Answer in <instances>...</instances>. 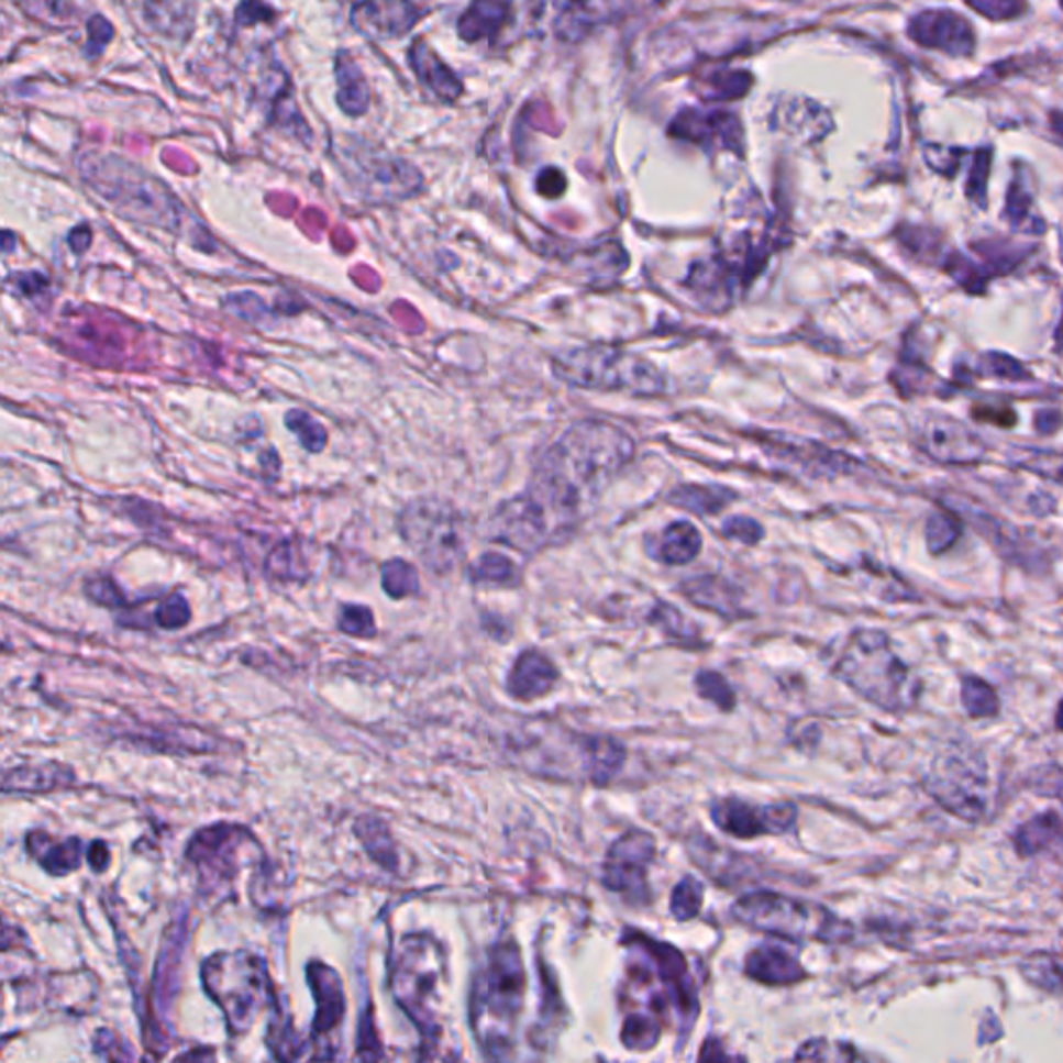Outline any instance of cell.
I'll return each instance as SVG.
<instances>
[{
	"instance_id": "obj_41",
	"label": "cell",
	"mask_w": 1063,
	"mask_h": 1063,
	"mask_svg": "<svg viewBox=\"0 0 1063 1063\" xmlns=\"http://www.w3.org/2000/svg\"><path fill=\"white\" fill-rule=\"evenodd\" d=\"M189 607H187L186 598L181 595H173L168 597L158 609H156V621L160 628H167V630H177V628H184L187 621H189Z\"/></svg>"
},
{
	"instance_id": "obj_10",
	"label": "cell",
	"mask_w": 1063,
	"mask_h": 1063,
	"mask_svg": "<svg viewBox=\"0 0 1063 1063\" xmlns=\"http://www.w3.org/2000/svg\"><path fill=\"white\" fill-rule=\"evenodd\" d=\"M656 859V841L646 831H628L611 845L605 866L602 883L607 889L625 897L632 906H644L651 897L649 892V866Z\"/></svg>"
},
{
	"instance_id": "obj_45",
	"label": "cell",
	"mask_w": 1063,
	"mask_h": 1063,
	"mask_svg": "<svg viewBox=\"0 0 1063 1063\" xmlns=\"http://www.w3.org/2000/svg\"><path fill=\"white\" fill-rule=\"evenodd\" d=\"M88 595L96 602L104 605V607H117L123 602V595L121 590L112 584L111 579L98 578L93 579L88 584Z\"/></svg>"
},
{
	"instance_id": "obj_31",
	"label": "cell",
	"mask_w": 1063,
	"mask_h": 1063,
	"mask_svg": "<svg viewBox=\"0 0 1063 1063\" xmlns=\"http://www.w3.org/2000/svg\"><path fill=\"white\" fill-rule=\"evenodd\" d=\"M472 579L476 584H490V586H511L518 582V567L511 560H507L499 553H486L480 560L476 561L469 569Z\"/></svg>"
},
{
	"instance_id": "obj_48",
	"label": "cell",
	"mask_w": 1063,
	"mask_h": 1063,
	"mask_svg": "<svg viewBox=\"0 0 1063 1063\" xmlns=\"http://www.w3.org/2000/svg\"><path fill=\"white\" fill-rule=\"evenodd\" d=\"M990 364H993V373L995 376H1006V378H1027L1025 370L1014 362V359H1008L1004 355H995L990 357Z\"/></svg>"
},
{
	"instance_id": "obj_12",
	"label": "cell",
	"mask_w": 1063,
	"mask_h": 1063,
	"mask_svg": "<svg viewBox=\"0 0 1063 1063\" xmlns=\"http://www.w3.org/2000/svg\"><path fill=\"white\" fill-rule=\"evenodd\" d=\"M710 819L728 835L754 840L789 833L798 822V808L791 802L752 804L731 796L712 802Z\"/></svg>"
},
{
	"instance_id": "obj_24",
	"label": "cell",
	"mask_w": 1063,
	"mask_h": 1063,
	"mask_svg": "<svg viewBox=\"0 0 1063 1063\" xmlns=\"http://www.w3.org/2000/svg\"><path fill=\"white\" fill-rule=\"evenodd\" d=\"M684 593L691 602L700 605L702 609L717 611L719 616L731 617L738 611V598L731 586L719 578H696L684 584Z\"/></svg>"
},
{
	"instance_id": "obj_44",
	"label": "cell",
	"mask_w": 1063,
	"mask_h": 1063,
	"mask_svg": "<svg viewBox=\"0 0 1063 1063\" xmlns=\"http://www.w3.org/2000/svg\"><path fill=\"white\" fill-rule=\"evenodd\" d=\"M723 534L729 536V539H733V541L754 544V542L761 541L763 528L754 522V520H748V518L738 516V518H731V520L723 523Z\"/></svg>"
},
{
	"instance_id": "obj_3",
	"label": "cell",
	"mask_w": 1063,
	"mask_h": 1063,
	"mask_svg": "<svg viewBox=\"0 0 1063 1063\" xmlns=\"http://www.w3.org/2000/svg\"><path fill=\"white\" fill-rule=\"evenodd\" d=\"M523 993L525 972L518 945H497L472 993V1027L488 1058L503 1060L511 1053Z\"/></svg>"
},
{
	"instance_id": "obj_35",
	"label": "cell",
	"mask_w": 1063,
	"mask_h": 1063,
	"mask_svg": "<svg viewBox=\"0 0 1063 1063\" xmlns=\"http://www.w3.org/2000/svg\"><path fill=\"white\" fill-rule=\"evenodd\" d=\"M705 901V887L694 877H684L673 889L672 915L677 920H691L700 915Z\"/></svg>"
},
{
	"instance_id": "obj_2",
	"label": "cell",
	"mask_w": 1063,
	"mask_h": 1063,
	"mask_svg": "<svg viewBox=\"0 0 1063 1063\" xmlns=\"http://www.w3.org/2000/svg\"><path fill=\"white\" fill-rule=\"evenodd\" d=\"M835 675L864 700L894 715L915 709L922 691L920 679L897 656L889 635L878 630L850 635Z\"/></svg>"
},
{
	"instance_id": "obj_50",
	"label": "cell",
	"mask_w": 1063,
	"mask_h": 1063,
	"mask_svg": "<svg viewBox=\"0 0 1063 1063\" xmlns=\"http://www.w3.org/2000/svg\"><path fill=\"white\" fill-rule=\"evenodd\" d=\"M19 289L25 294V296H34V294H40L46 289L48 280L44 279L42 275L37 273H30V275H23V277H18Z\"/></svg>"
},
{
	"instance_id": "obj_8",
	"label": "cell",
	"mask_w": 1063,
	"mask_h": 1063,
	"mask_svg": "<svg viewBox=\"0 0 1063 1063\" xmlns=\"http://www.w3.org/2000/svg\"><path fill=\"white\" fill-rule=\"evenodd\" d=\"M443 972V952L429 934H408L399 945L392 964V995L397 1004L422 1028L427 1039H436L432 999L436 997Z\"/></svg>"
},
{
	"instance_id": "obj_11",
	"label": "cell",
	"mask_w": 1063,
	"mask_h": 1063,
	"mask_svg": "<svg viewBox=\"0 0 1063 1063\" xmlns=\"http://www.w3.org/2000/svg\"><path fill=\"white\" fill-rule=\"evenodd\" d=\"M557 532L560 528L528 492L499 505L488 520L490 541L522 553L539 551Z\"/></svg>"
},
{
	"instance_id": "obj_38",
	"label": "cell",
	"mask_w": 1063,
	"mask_h": 1063,
	"mask_svg": "<svg viewBox=\"0 0 1063 1063\" xmlns=\"http://www.w3.org/2000/svg\"><path fill=\"white\" fill-rule=\"evenodd\" d=\"M339 628L350 635L359 638H370L376 634L374 628V617L370 609L359 607V605H345L339 616Z\"/></svg>"
},
{
	"instance_id": "obj_40",
	"label": "cell",
	"mask_w": 1063,
	"mask_h": 1063,
	"mask_svg": "<svg viewBox=\"0 0 1063 1063\" xmlns=\"http://www.w3.org/2000/svg\"><path fill=\"white\" fill-rule=\"evenodd\" d=\"M79 856H81V848H79V841L71 840L69 843H63V845H53L48 850V856L44 859V864L48 871H53L55 875H65L69 871L77 868L79 864Z\"/></svg>"
},
{
	"instance_id": "obj_20",
	"label": "cell",
	"mask_w": 1063,
	"mask_h": 1063,
	"mask_svg": "<svg viewBox=\"0 0 1063 1063\" xmlns=\"http://www.w3.org/2000/svg\"><path fill=\"white\" fill-rule=\"evenodd\" d=\"M1060 841H1062V817L1058 810H1047L1037 815L1034 819L1020 824L1014 833L1016 852L1022 859L1037 856L1045 850H1051Z\"/></svg>"
},
{
	"instance_id": "obj_51",
	"label": "cell",
	"mask_w": 1063,
	"mask_h": 1063,
	"mask_svg": "<svg viewBox=\"0 0 1063 1063\" xmlns=\"http://www.w3.org/2000/svg\"><path fill=\"white\" fill-rule=\"evenodd\" d=\"M107 860H109L107 845H104V843H96L92 852H90V862H92L93 866L98 868V866H100V862H102V866H104V864H107Z\"/></svg>"
},
{
	"instance_id": "obj_17",
	"label": "cell",
	"mask_w": 1063,
	"mask_h": 1063,
	"mask_svg": "<svg viewBox=\"0 0 1063 1063\" xmlns=\"http://www.w3.org/2000/svg\"><path fill=\"white\" fill-rule=\"evenodd\" d=\"M744 972L752 981L771 987L794 985L808 976L791 953L775 945H761L759 950L748 953Z\"/></svg>"
},
{
	"instance_id": "obj_34",
	"label": "cell",
	"mask_w": 1063,
	"mask_h": 1063,
	"mask_svg": "<svg viewBox=\"0 0 1063 1063\" xmlns=\"http://www.w3.org/2000/svg\"><path fill=\"white\" fill-rule=\"evenodd\" d=\"M285 427L291 430L301 443V447L310 453H320L322 449L326 447V429L314 420L308 411L294 410L287 411L285 413Z\"/></svg>"
},
{
	"instance_id": "obj_37",
	"label": "cell",
	"mask_w": 1063,
	"mask_h": 1063,
	"mask_svg": "<svg viewBox=\"0 0 1063 1063\" xmlns=\"http://www.w3.org/2000/svg\"><path fill=\"white\" fill-rule=\"evenodd\" d=\"M796 1060H815V1062H850L860 1060L854 1047L841 1045V1043H829L824 1039L808 1041L802 1049L796 1053Z\"/></svg>"
},
{
	"instance_id": "obj_25",
	"label": "cell",
	"mask_w": 1063,
	"mask_h": 1063,
	"mask_svg": "<svg viewBox=\"0 0 1063 1063\" xmlns=\"http://www.w3.org/2000/svg\"><path fill=\"white\" fill-rule=\"evenodd\" d=\"M69 779L67 771L55 766H34V768H15V771H0V789H18V791H42L53 789L58 784Z\"/></svg>"
},
{
	"instance_id": "obj_7",
	"label": "cell",
	"mask_w": 1063,
	"mask_h": 1063,
	"mask_svg": "<svg viewBox=\"0 0 1063 1063\" xmlns=\"http://www.w3.org/2000/svg\"><path fill=\"white\" fill-rule=\"evenodd\" d=\"M206 989L221 1004L231 1032H245L270 999L273 987L261 957L252 953H221L204 966Z\"/></svg>"
},
{
	"instance_id": "obj_33",
	"label": "cell",
	"mask_w": 1063,
	"mask_h": 1063,
	"mask_svg": "<svg viewBox=\"0 0 1063 1063\" xmlns=\"http://www.w3.org/2000/svg\"><path fill=\"white\" fill-rule=\"evenodd\" d=\"M357 833L364 841L366 850L370 852L376 862H380L385 868H395L397 859L392 852V841L387 827L376 819H362L357 822Z\"/></svg>"
},
{
	"instance_id": "obj_4",
	"label": "cell",
	"mask_w": 1063,
	"mask_h": 1063,
	"mask_svg": "<svg viewBox=\"0 0 1063 1063\" xmlns=\"http://www.w3.org/2000/svg\"><path fill=\"white\" fill-rule=\"evenodd\" d=\"M731 918L752 931L777 934L791 941L843 945L854 937V927L821 904L773 892H754L740 897L731 906Z\"/></svg>"
},
{
	"instance_id": "obj_52",
	"label": "cell",
	"mask_w": 1063,
	"mask_h": 1063,
	"mask_svg": "<svg viewBox=\"0 0 1063 1063\" xmlns=\"http://www.w3.org/2000/svg\"><path fill=\"white\" fill-rule=\"evenodd\" d=\"M15 247V237L7 231H0V252H13Z\"/></svg>"
},
{
	"instance_id": "obj_19",
	"label": "cell",
	"mask_w": 1063,
	"mask_h": 1063,
	"mask_svg": "<svg viewBox=\"0 0 1063 1063\" xmlns=\"http://www.w3.org/2000/svg\"><path fill=\"white\" fill-rule=\"evenodd\" d=\"M410 63L416 75L424 86H429L432 92L443 100H457L462 93V84L457 75L449 69L447 65L436 56L424 40H416L410 51Z\"/></svg>"
},
{
	"instance_id": "obj_22",
	"label": "cell",
	"mask_w": 1063,
	"mask_h": 1063,
	"mask_svg": "<svg viewBox=\"0 0 1063 1063\" xmlns=\"http://www.w3.org/2000/svg\"><path fill=\"white\" fill-rule=\"evenodd\" d=\"M702 549V539L690 522H675L661 534L656 555L667 565H686L696 560Z\"/></svg>"
},
{
	"instance_id": "obj_9",
	"label": "cell",
	"mask_w": 1063,
	"mask_h": 1063,
	"mask_svg": "<svg viewBox=\"0 0 1063 1063\" xmlns=\"http://www.w3.org/2000/svg\"><path fill=\"white\" fill-rule=\"evenodd\" d=\"M924 785L937 802L964 821L978 822L987 812V765L976 754H943Z\"/></svg>"
},
{
	"instance_id": "obj_26",
	"label": "cell",
	"mask_w": 1063,
	"mask_h": 1063,
	"mask_svg": "<svg viewBox=\"0 0 1063 1063\" xmlns=\"http://www.w3.org/2000/svg\"><path fill=\"white\" fill-rule=\"evenodd\" d=\"M731 499H733V492L717 486H684V488H677L672 495L673 503L682 505L684 509L700 516L721 511L726 505L731 503Z\"/></svg>"
},
{
	"instance_id": "obj_46",
	"label": "cell",
	"mask_w": 1063,
	"mask_h": 1063,
	"mask_svg": "<svg viewBox=\"0 0 1063 1063\" xmlns=\"http://www.w3.org/2000/svg\"><path fill=\"white\" fill-rule=\"evenodd\" d=\"M565 186H567V181L557 168H544L536 179V189L544 198H560L561 193L565 191Z\"/></svg>"
},
{
	"instance_id": "obj_28",
	"label": "cell",
	"mask_w": 1063,
	"mask_h": 1063,
	"mask_svg": "<svg viewBox=\"0 0 1063 1063\" xmlns=\"http://www.w3.org/2000/svg\"><path fill=\"white\" fill-rule=\"evenodd\" d=\"M962 707L972 719H990L999 715V696L995 688L981 677H962Z\"/></svg>"
},
{
	"instance_id": "obj_18",
	"label": "cell",
	"mask_w": 1063,
	"mask_h": 1063,
	"mask_svg": "<svg viewBox=\"0 0 1063 1063\" xmlns=\"http://www.w3.org/2000/svg\"><path fill=\"white\" fill-rule=\"evenodd\" d=\"M555 682L557 669L553 667V663L544 654L528 651L518 658L509 673L507 690L518 700H534L551 691Z\"/></svg>"
},
{
	"instance_id": "obj_21",
	"label": "cell",
	"mask_w": 1063,
	"mask_h": 1063,
	"mask_svg": "<svg viewBox=\"0 0 1063 1063\" xmlns=\"http://www.w3.org/2000/svg\"><path fill=\"white\" fill-rule=\"evenodd\" d=\"M511 18L509 0H474L459 19V34L469 42L501 32Z\"/></svg>"
},
{
	"instance_id": "obj_42",
	"label": "cell",
	"mask_w": 1063,
	"mask_h": 1063,
	"mask_svg": "<svg viewBox=\"0 0 1063 1063\" xmlns=\"http://www.w3.org/2000/svg\"><path fill=\"white\" fill-rule=\"evenodd\" d=\"M978 13L990 19H1009L1025 9L1022 0H966Z\"/></svg>"
},
{
	"instance_id": "obj_13",
	"label": "cell",
	"mask_w": 1063,
	"mask_h": 1063,
	"mask_svg": "<svg viewBox=\"0 0 1063 1063\" xmlns=\"http://www.w3.org/2000/svg\"><path fill=\"white\" fill-rule=\"evenodd\" d=\"M915 434L920 449L941 464H974L981 462L987 451L983 436L945 413L922 416L916 424Z\"/></svg>"
},
{
	"instance_id": "obj_32",
	"label": "cell",
	"mask_w": 1063,
	"mask_h": 1063,
	"mask_svg": "<svg viewBox=\"0 0 1063 1063\" xmlns=\"http://www.w3.org/2000/svg\"><path fill=\"white\" fill-rule=\"evenodd\" d=\"M380 579H383L385 593L392 598L410 597L420 588L416 567L403 560L387 561L380 569Z\"/></svg>"
},
{
	"instance_id": "obj_23",
	"label": "cell",
	"mask_w": 1063,
	"mask_h": 1063,
	"mask_svg": "<svg viewBox=\"0 0 1063 1063\" xmlns=\"http://www.w3.org/2000/svg\"><path fill=\"white\" fill-rule=\"evenodd\" d=\"M336 79H339V104L347 114H362L368 109V84L359 67L350 56L339 55L336 58Z\"/></svg>"
},
{
	"instance_id": "obj_1",
	"label": "cell",
	"mask_w": 1063,
	"mask_h": 1063,
	"mask_svg": "<svg viewBox=\"0 0 1063 1063\" xmlns=\"http://www.w3.org/2000/svg\"><path fill=\"white\" fill-rule=\"evenodd\" d=\"M634 453L632 436L616 424L578 422L542 453L525 492L560 530L567 528L597 505Z\"/></svg>"
},
{
	"instance_id": "obj_29",
	"label": "cell",
	"mask_w": 1063,
	"mask_h": 1063,
	"mask_svg": "<svg viewBox=\"0 0 1063 1063\" xmlns=\"http://www.w3.org/2000/svg\"><path fill=\"white\" fill-rule=\"evenodd\" d=\"M148 23L165 36H177L189 30L191 13L186 0H152L146 7Z\"/></svg>"
},
{
	"instance_id": "obj_43",
	"label": "cell",
	"mask_w": 1063,
	"mask_h": 1063,
	"mask_svg": "<svg viewBox=\"0 0 1063 1063\" xmlns=\"http://www.w3.org/2000/svg\"><path fill=\"white\" fill-rule=\"evenodd\" d=\"M112 36H114V30H112L111 23L100 15L90 19L88 21V44H86V55L98 56L104 46L111 42Z\"/></svg>"
},
{
	"instance_id": "obj_14",
	"label": "cell",
	"mask_w": 1063,
	"mask_h": 1063,
	"mask_svg": "<svg viewBox=\"0 0 1063 1063\" xmlns=\"http://www.w3.org/2000/svg\"><path fill=\"white\" fill-rule=\"evenodd\" d=\"M310 985L317 995V1018L312 1027V1039L317 1045L318 1053L314 1058H329V1039L335 1034L336 1028L341 1027L343 1016H345V997H343V985L339 981L335 971L329 966H322L314 962L308 968Z\"/></svg>"
},
{
	"instance_id": "obj_47",
	"label": "cell",
	"mask_w": 1063,
	"mask_h": 1063,
	"mask_svg": "<svg viewBox=\"0 0 1063 1063\" xmlns=\"http://www.w3.org/2000/svg\"><path fill=\"white\" fill-rule=\"evenodd\" d=\"M262 15H270V11L262 4L261 0H245L242 7H240V11H237V21L242 25H250V23H256L261 19H266L262 18Z\"/></svg>"
},
{
	"instance_id": "obj_30",
	"label": "cell",
	"mask_w": 1063,
	"mask_h": 1063,
	"mask_svg": "<svg viewBox=\"0 0 1063 1063\" xmlns=\"http://www.w3.org/2000/svg\"><path fill=\"white\" fill-rule=\"evenodd\" d=\"M663 1034V1022H658L649 1014H628L623 1022L621 1041L632 1051H649L653 1049Z\"/></svg>"
},
{
	"instance_id": "obj_16",
	"label": "cell",
	"mask_w": 1063,
	"mask_h": 1063,
	"mask_svg": "<svg viewBox=\"0 0 1063 1063\" xmlns=\"http://www.w3.org/2000/svg\"><path fill=\"white\" fill-rule=\"evenodd\" d=\"M910 32L916 42L922 46L941 48L952 55L971 53L974 46L971 25L955 13L948 11H931L916 18L910 25Z\"/></svg>"
},
{
	"instance_id": "obj_27",
	"label": "cell",
	"mask_w": 1063,
	"mask_h": 1063,
	"mask_svg": "<svg viewBox=\"0 0 1063 1063\" xmlns=\"http://www.w3.org/2000/svg\"><path fill=\"white\" fill-rule=\"evenodd\" d=\"M1020 972L1030 985L1037 989L1060 995L1062 978H1060V955L1058 953L1034 952L1022 960Z\"/></svg>"
},
{
	"instance_id": "obj_36",
	"label": "cell",
	"mask_w": 1063,
	"mask_h": 1063,
	"mask_svg": "<svg viewBox=\"0 0 1063 1063\" xmlns=\"http://www.w3.org/2000/svg\"><path fill=\"white\" fill-rule=\"evenodd\" d=\"M696 691L717 709L731 712L735 709V691L729 686L728 679L717 672H700L694 679Z\"/></svg>"
},
{
	"instance_id": "obj_39",
	"label": "cell",
	"mask_w": 1063,
	"mask_h": 1063,
	"mask_svg": "<svg viewBox=\"0 0 1063 1063\" xmlns=\"http://www.w3.org/2000/svg\"><path fill=\"white\" fill-rule=\"evenodd\" d=\"M927 536H929V546L933 553H943L945 549H950L953 542L957 541L960 536V525L953 520L952 516H945V513H937L931 518L929 522V528H927Z\"/></svg>"
},
{
	"instance_id": "obj_5",
	"label": "cell",
	"mask_w": 1063,
	"mask_h": 1063,
	"mask_svg": "<svg viewBox=\"0 0 1063 1063\" xmlns=\"http://www.w3.org/2000/svg\"><path fill=\"white\" fill-rule=\"evenodd\" d=\"M553 370L563 383L590 391L661 395L665 378L653 362L607 345L572 347L553 357Z\"/></svg>"
},
{
	"instance_id": "obj_15",
	"label": "cell",
	"mask_w": 1063,
	"mask_h": 1063,
	"mask_svg": "<svg viewBox=\"0 0 1063 1063\" xmlns=\"http://www.w3.org/2000/svg\"><path fill=\"white\" fill-rule=\"evenodd\" d=\"M418 19L420 11L410 0H364L354 9L355 25L368 36H403Z\"/></svg>"
},
{
	"instance_id": "obj_6",
	"label": "cell",
	"mask_w": 1063,
	"mask_h": 1063,
	"mask_svg": "<svg viewBox=\"0 0 1063 1063\" xmlns=\"http://www.w3.org/2000/svg\"><path fill=\"white\" fill-rule=\"evenodd\" d=\"M399 532L427 567L447 574L466 555V522L453 505L416 499L399 516Z\"/></svg>"
},
{
	"instance_id": "obj_49",
	"label": "cell",
	"mask_w": 1063,
	"mask_h": 1063,
	"mask_svg": "<svg viewBox=\"0 0 1063 1063\" xmlns=\"http://www.w3.org/2000/svg\"><path fill=\"white\" fill-rule=\"evenodd\" d=\"M90 242H92V229L88 224H79L75 226L69 235V245L74 250L75 254H81L90 247Z\"/></svg>"
}]
</instances>
